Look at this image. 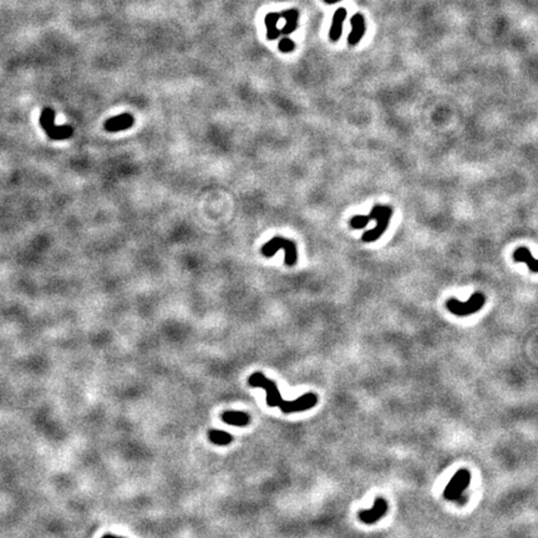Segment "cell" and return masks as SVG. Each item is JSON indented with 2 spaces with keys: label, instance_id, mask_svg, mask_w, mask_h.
<instances>
[{
  "label": "cell",
  "instance_id": "15",
  "mask_svg": "<svg viewBox=\"0 0 538 538\" xmlns=\"http://www.w3.org/2000/svg\"><path fill=\"white\" fill-rule=\"evenodd\" d=\"M208 439L211 443L216 444V445H219V446H224V445H228V444H231L232 441H233V438H232V435H229L228 433H226V431H221V430H211L208 433Z\"/></svg>",
  "mask_w": 538,
  "mask_h": 538
},
{
  "label": "cell",
  "instance_id": "12",
  "mask_svg": "<svg viewBox=\"0 0 538 538\" xmlns=\"http://www.w3.org/2000/svg\"><path fill=\"white\" fill-rule=\"evenodd\" d=\"M280 17L285 19V25L282 29L280 34H292L298 26V19H299V11L297 9H288L285 11L280 12Z\"/></svg>",
  "mask_w": 538,
  "mask_h": 538
},
{
  "label": "cell",
  "instance_id": "10",
  "mask_svg": "<svg viewBox=\"0 0 538 538\" xmlns=\"http://www.w3.org/2000/svg\"><path fill=\"white\" fill-rule=\"evenodd\" d=\"M345 17H347V9H345V7L337 9L334 16H333V24L329 31V37L332 41H337V40H339L340 36H342L343 25H344Z\"/></svg>",
  "mask_w": 538,
  "mask_h": 538
},
{
  "label": "cell",
  "instance_id": "5",
  "mask_svg": "<svg viewBox=\"0 0 538 538\" xmlns=\"http://www.w3.org/2000/svg\"><path fill=\"white\" fill-rule=\"evenodd\" d=\"M485 300L486 298L482 293H474L467 302H460L456 298H451L446 303V308L452 314L459 315V317H466V315H471L479 312L484 307Z\"/></svg>",
  "mask_w": 538,
  "mask_h": 538
},
{
  "label": "cell",
  "instance_id": "2",
  "mask_svg": "<svg viewBox=\"0 0 538 538\" xmlns=\"http://www.w3.org/2000/svg\"><path fill=\"white\" fill-rule=\"evenodd\" d=\"M391 216H393V208L390 206H375L373 208V211L370 212L369 216H366L368 222L375 221L376 226L374 227L370 231L365 232L361 237L365 243H370V242L376 241V239L380 238L384 234V232L386 231L388 226L390 224Z\"/></svg>",
  "mask_w": 538,
  "mask_h": 538
},
{
  "label": "cell",
  "instance_id": "6",
  "mask_svg": "<svg viewBox=\"0 0 538 538\" xmlns=\"http://www.w3.org/2000/svg\"><path fill=\"white\" fill-rule=\"evenodd\" d=\"M470 482H471V474H470L469 470H459L452 476V479L450 480L449 485L446 486L445 491H444V497L446 500H450V501H455V500L460 499L462 492L470 485Z\"/></svg>",
  "mask_w": 538,
  "mask_h": 538
},
{
  "label": "cell",
  "instance_id": "9",
  "mask_svg": "<svg viewBox=\"0 0 538 538\" xmlns=\"http://www.w3.org/2000/svg\"><path fill=\"white\" fill-rule=\"evenodd\" d=\"M352 22L353 30L352 32L348 36V44L355 46V45L360 42V40L363 39L364 34H365V19L361 14H355L353 15V17L350 19Z\"/></svg>",
  "mask_w": 538,
  "mask_h": 538
},
{
  "label": "cell",
  "instance_id": "17",
  "mask_svg": "<svg viewBox=\"0 0 538 538\" xmlns=\"http://www.w3.org/2000/svg\"><path fill=\"white\" fill-rule=\"evenodd\" d=\"M102 538H123V537H118V536H113V535H105Z\"/></svg>",
  "mask_w": 538,
  "mask_h": 538
},
{
  "label": "cell",
  "instance_id": "4",
  "mask_svg": "<svg viewBox=\"0 0 538 538\" xmlns=\"http://www.w3.org/2000/svg\"><path fill=\"white\" fill-rule=\"evenodd\" d=\"M279 249H284V261L287 266L292 267L297 263V247H295L294 242L283 238V237H274L273 239H270L268 243L262 247V254L269 258V257L274 256Z\"/></svg>",
  "mask_w": 538,
  "mask_h": 538
},
{
  "label": "cell",
  "instance_id": "3",
  "mask_svg": "<svg viewBox=\"0 0 538 538\" xmlns=\"http://www.w3.org/2000/svg\"><path fill=\"white\" fill-rule=\"evenodd\" d=\"M39 122L42 130L51 140H65L71 137L74 133V128L69 125L56 126L55 125V111L51 107H45L40 115Z\"/></svg>",
  "mask_w": 538,
  "mask_h": 538
},
{
  "label": "cell",
  "instance_id": "11",
  "mask_svg": "<svg viewBox=\"0 0 538 538\" xmlns=\"http://www.w3.org/2000/svg\"><path fill=\"white\" fill-rule=\"evenodd\" d=\"M514 259L515 262H519V263H525L529 269H531L532 272L536 273L538 270L537 261L535 259V257L532 256V253L530 252V249H527L526 247H521V248H517L514 253Z\"/></svg>",
  "mask_w": 538,
  "mask_h": 538
},
{
  "label": "cell",
  "instance_id": "13",
  "mask_svg": "<svg viewBox=\"0 0 538 538\" xmlns=\"http://www.w3.org/2000/svg\"><path fill=\"white\" fill-rule=\"evenodd\" d=\"M222 420L228 425L246 426L249 424V416L242 411H226L222 415Z\"/></svg>",
  "mask_w": 538,
  "mask_h": 538
},
{
  "label": "cell",
  "instance_id": "16",
  "mask_svg": "<svg viewBox=\"0 0 538 538\" xmlns=\"http://www.w3.org/2000/svg\"><path fill=\"white\" fill-rule=\"evenodd\" d=\"M278 49H279L282 52H292V51H294L295 44L292 39H289V37H283V39L279 41Z\"/></svg>",
  "mask_w": 538,
  "mask_h": 538
},
{
  "label": "cell",
  "instance_id": "14",
  "mask_svg": "<svg viewBox=\"0 0 538 538\" xmlns=\"http://www.w3.org/2000/svg\"><path fill=\"white\" fill-rule=\"evenodd\" d=\"M279 19H280L279 12H269V14L266 15L264 22H266V26H267V39L268 40H275L277 37H279L280 31L277 27V24H278V21H279Z\"/></svg>",
  "mask_w": 538,
  "mask_h": 538
},
{
  "label": "cell",
  "instance_id": "8",
  "mask_svg": "<svg viewBox=\"0 0 538 538\" xmlns=\"http://www.w3.org/2000/svg\"><path fill=\"white\" fill-rule=\"evenodd\" d=\"M135 120H133V116L130 113H122V115L115 116V117L108 118L105 122V130L108 132H118V131H123L126 128H130L133 125Z\"/></svg>",
  "mask_w": 538,
  "mask_h": 538
},
{
  "label": "cell",
  "instance_id": "18",
  "mask_svg": "<svg viewBox=\"0 0 538 538\" xmlns=\"http://www.w3.org/2000/svg\"><path fill=\"white\" fill-rule=\"evenodd\" d=\"M325 2H329V4H333V2H337L339 1V0H324Z\"/></svg>",
  "mask_w": 538,
  "mask_h": 538
},
{
  "label": "cell",
  "instance_id": "7",
  "mask_svg": "<svg viewBox=\"0 0 538 538\" xmlns=\"http://www.w3.org/2000/svg\"><path fill=\"white\" fill-rule=\"evenodd\" d=\"M388 502L383 499V497H378L375 500V504L374 507L370 510H365V511H361L359 514V519L361 522L366 525H373L375 522H378L384 515L388 512Z\"/></svg>",
  "mask_w": 538,
  "mask_h": 538
},
{
  "label": "cell",
  "instance_id": "1",
  "mask_svg": "<svg viewBox=\"0 0 538 538\" xmlns=\"http://www.w3.org/2000/svg\"><path fill=\"white\" fill-rule=\"evenodd\" d=\"M248 384L253 388L264 389L267 394V405L270 406V408L278 406L284 414L300 413V411L309 410V409L314 408L318 403V396L312 393L304 394V395L293 401L283 400L277 385L272 380H269L268 378H266L262 373L252 374L248 379Z\"/></svg>",
  "mask_w": 538,
  "mask_h": 538
}]
</instances>
